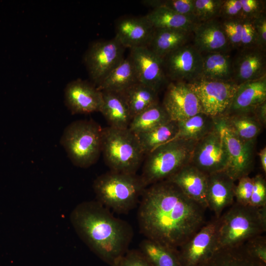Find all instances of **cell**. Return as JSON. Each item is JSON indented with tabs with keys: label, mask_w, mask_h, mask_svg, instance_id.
Listing matches in <instances>:
<instances>
[{
	"label": "cell",
	"mask_w": 266,
	"mask_h": 266,
	"mask_svg": "<svg viewBox=\"0 0 266 266\" xmlns=\"http://www.w3.org/2000/svg\"><path fill=\"white\" fill-rule=\"evenodd\" d=\"M206 209L174 184L164 180L145 190L137 222L145 238L177 250L206 223Z\"/></svg>",
	"instance_id": "6da1fadb"
},
{
	"label": "cell",
	"mask_w": 266,
	"mask_h": 266,
	"mask_svg": "<svg viewBox=\"0 0 266 266\" xmlns=\"http://www.w3.org/2000/svg\"><path fill=\"white\" fill-rule=\"evenodd\" d=\"M70 221L81 240L109 266L129 250L133 236L132 227L97 200L77 204L70 213Z\"/></svg>",
	"instance_id": "7a4b0ae2"
},
{
	"label": "cell",
	"mask_w": 266,
	"mask_h": 266,
	"mask_svg": "<svg viewBox=\"0 0 266 266\" xmlns=\"http://www.w3.org/2000/svg\"><path fill=\"white\" fill-rule=\"evenodd\" d=\"M218 219L216 250L238 245L266 231V206L233 203Z\"/></svg>",
	"instance_id": "3957f363"
},
{
	"label": "cell",
	"mask_w": 266,
	"mask_h": 266,
	"mask_svg": "<svg viewBox=\"0 0 266 266\" xmlns=\"http://www.w3.org/2000/svg\"><path fill=\"white\" fill-rule=\"evenodd\" d=\"M97 201L110 210L126 214L139 203L147 187L140 175L109 171L94 180Z\"/></svg>",
	"instance_id": "277c9868"
},
{
	"label": "cell",
	"mask_w": 266,
	"mask_h": 266,
	"mask_svg": "<svg viewBox=\"0 0 266 266\" xmlns=\"http://www.w3.org/2000/svg\"><path fill=\"white\" fill-rule=\"evenodd\" d=\"M197 141L174 139L147 154L140 176L147 187L166 180L190 163Z\"/></svg>",
	"instance_id": "5b68a950"
},
{
	"label": "cell",
	"mask_w": 266,
	"mask_h": 266,
	"mask_svg": "<svg viewBox=\"0 0 266 266\" xmlns=\"http://www.w3.org/2000/svg\"><path fill=\"white\" fill-rule=\"evenodd\" d=\"M102 128L93 120L72 122L64 130L61 144L72 163L87 168L98 160L101 152Z\"/></svg>",
	"instance_id": "8992f818"
},
{
	"label": "cell",
	"mask_w": 266,
	"mask_h": 266,
	"mask_svg": "<svg viewBox=\"0 0 266 266\" xmlns=\"http://www.w3.org/2000/svg\"><path fill=\"white\" fill-rule=\"evenodd\" d=\"M101 152L110 171L136 173L144 154L135 134L128 128L102 129Z\"/></svg>",
	"instance_id": "52a82bcc"
},
{
	"label": "cell",
	"mask_w": 266,
	"mask_h": 266,
	"mask_svg": "<svg viewBox=\"0 0 266 266\" xmlns=\"http://www.w3.org/2000/svg\"><path fill=\"white\" fill-rule=\"evenodd\" d=\"M188 84L198 97L202 112L213 119L227 114L238 87L233 81L204 79Z\"/></svg>",
	"instance_id": "ba28073f"
},
{
	"label": "cell",
	"mask_w": 266,
	"mask_h": 266,
	"mask_svg": "<svg viewBox=\"0 0 266 266\" xmlns=\"http://www.w3.org/2000/svg\"><path fill=\"white\" fill-rule=\"evenodd\" d=\"M214 120L228 153V164L225 172L234 182L248 176L254 166L256 139L243 140L229 128L223 117Z\"/></svg>",
	"instance_id": "9c48e42d"
},
{
	"label": "cell",
	"mask_w": 266,
	"mask_h": 266,
	"mask_svg": "<svg viewBox=\"0 0 266 266\" xmlns=\"http://www.w3.org/2000/svg\"><path fill=\"white\" fill-rule=\"evenodd\" d=\"M163 60L166 76L170 82L191 83L201 78L202 54L193 44L187 43L179 47Z\"/></svg>",
	"instance_id": "30bf717a"
},
{
	"label": "cell",
	"mask_w": 266,
	"mask_h": 266,
	"mask_svg": "<svg viewBox=\"0 0 266 266\" xmlns=\"http://www.w3.org/2000/svg\"><path fill=\"white\" fill-rule=\"evenodd\" d=\"M125 48L114 37L93 43L84 61L92 83L96 87L124 59Z\"/></svg>",
	"instance_id": "8fae6325"
},
{
	"label": "cell",
	"mask_w": 266,
	"mask_h": 266,
	"mask_svg": "<svg viewBox=\"0 0 266 266\" xmlns=\"http://www.w3.org/2000/svg\"><path fill=\"white\" fill-rule=\"evenodd\" d=\"M190 163L207 175L225 171L228 164V153L216 126L213 131L197 141Z\"/></svg>",
	"instance_id": "7c38bea8"
},
{
	"label": "cell",
	"mask_w": 266,
	"mask_h": 266,
	"mask_svg": "<svg viewBox=\"0 0 266 266\" xmlns=\"http://www.w3.org/2000/svg\"><path fill=\"white\" fill-rule=\"evenodd\" d=\"M218 219L206 223L177 250L180 266H199L216 250Z\"/></svg>",
	"instance_id": "4fadbf2b"
},
{
	"label": "cell",
	"mask_w": 266,
	"mask_h": 266,
	"mask_svg": "<svg viewBox=\"0 0 266 266\" xmlns=\"http://www.w3.org/2000/svg\"><path fill=\"white\" fill-rule=\"evenodd\" d=\"M162 106L171 120L179 122L202 112L199 100L188 83L170 82Z\"/></svg>",
	"instance_id": "5bb4252c"
},
{
	"label": "cell",
	"mask_w": 266,
	"mask_h": 266,
	"mask_svg": "<svg viewBox=\"0 0 266 266\" xmlns=\"http://www.w3.org/2000/svg\"><path fill=\"white\" fill-rule=\"evenodd\" d=\"M129 57L138 82L158 93L167 81L163 59L146 46L131 49Z\"/></svg>",
	"instance_id": "9a60e30c"
},
{
	"label": "cell",
	"mask_w": 266,
	"mask_h": 266,
	"mask_svg": "<svg viewBox=\"0 0 266 266\" xmlns=\"http://www.w3.org/2000/svg\"><path fill=\"white\" fill-rule=\"evenodd\" d=\"M66 105L73 114L100 112L102 102L101 91L92 83L76 79L66 86Z\"/></svg>",
	"instance_id": "2e32d148"
},
{
	"label": "cell",
	"mask_w": 266,
	"mask_h": 266,
	"mask_svg": "<svg viewBox=\"0 0 266 266\" xmlns=\"http://www.w3.org/2000/svg\"><path fill=\"white\" fill-rule=\"evenodd\" d=\"M241 49L233 61V81L238 85L266 76V51L256 46Z\"/></svg>",
	"instance_id": "e0dca14e"
},
{
	"label": "cell",
	"mask_w": 266,
	"mask_h": 266,
	"mask_svg": "<svg viewBox=\"0 0 266 266\" xmlns=\"http://www.w3.org/2000/svg\"><path fill=\"white\" fill-rule=\"evenodd\" d=\"M234 181L225 171L208 175L206 191L207 208L219 218L226 207L233 203Z\"/></svg>",
	"instance_id": "ac0fdd59"
},
{
	"label": "cell",
	"mask_w": 266,
	"mask_h": 266,
	"mask_svg": "<svg viewBox=\"0 0 266 266\" xmlns=\"http://www.w3.org/2000/svg\"><path fill=\"white\" fill-rule=\"evenodd\" d=\"M207 178L208 175L189 163L166 180L174 184L188 197L207 209Z\"/></svg>",
	"instance_id": "d6986e66"
},
{
	"label": "cell",
	"mask_w": 266,
	"mask_h": 266,
	"mask_svg": "<svg viewBox=\"0 0 266 266\" xmlns=\"http://www.w3.org/2000/svg\"><path fill=\"white\" fill-rule=\"evenodd\" d=\"M192 33H194L193 45L201 54L228 53L231 47L221 22L216 19L197 23Z\"/></svg>",
	"instance_id": "ffe728a7"
},
{
	"label": "cell",
	"mask_w": 266,
	"mask_h": 266,
	"mask_svg": "<svg viewBox=\"0 0 266 266\" xmlns=\"http://www.w3.org/2000/svg\"><path fill=\"white\" fill-rule=\"evenodd\" d=\"M153 31L145 16L126 17L117 23L115 38L124 48L147 46Z\"/></svg>",
	"instance_id": "44dd1931"
},
{
	"label": "cell",
	"mask_w": 266,
	"mask_h": 266,
	"mask_svg": "<svg viewBox=\"0 0 266 266\" xmlns=\"http://www.w3.org/2000/svg\"><path fill=\"white\" fill-rule=\"evenodd\" d=\"M265 101L266 76L238 85L226 115L253 112L257 106Z\"/></svg>",
	"instance_id": "7402d4cb"
},
{
	"label": "cell",
	"mask_w": 266,
	"mask_h": 266,
	"mask_svg": "<svg viewBox=\"0 0 266 266\" xmlns=\"http://www.w3.org/2000/svg\"><path fill=\"white\" fill-rule=\"evenodd\" d=\"M102 102L100 112L109 127L120 129H128L132 117L122 93L101 91Z\"/></svg>",
	"instance_id": "603a6c76"
},
{
	"label": "cell",
	"mask_w": 266,
	"mask_h": 266,
	"mask_svg": "<svg viewBox=\"0 0 266 266\" xmlns=\"http://www.w3.org/2000/svg\"><path fill=\"white\" fill-rule=\"evenodd\" d=\"M199 266H266V265L253 257L247 251L244 243L215 250Z\"/></svg>",
	"instance_id": "cb8c5ba5"
},
{
	"label": "cell",
	"mask_w": 266,
	"mask_h": 266,
	"mask_svg": "<svg viewBox=\"0 0 266 266\" xmlns=\"http://www.w3.org/2000/svg\"><path fill=\"white\" fill-rule=\"evenodd\" d=\"M191 33L181 30L154 29L147 46L163 59L171 52L188 43Z\"/></svg>",
	"instance_id": "d4e9b609"
},
{
	"label": "cell",
	"mask_w": 266,
	"mask_h": 266,
	"mask_svg": "<svg viewBox=\"0 0 266 266\" xmlns=\"http://www.w3.org/2000/svg\"><path fill=\"white\" fill-rule=\"evenodd\" d=\"M136 82V72L129 56L105 77L97 88L100 91L122 93Z\"/></svg>",
	"instance_id": "484cf974"
},
{
	"label": "cell",
	"mask_w": 266,
	"mask_h": 266,
	"mask_svg": "<svg viewBox=\"0 0 266 266\" xmlns=\"http://www.w3.org/2000/svg\"><path fill=\"white\" fill-rule=\"evenodd\" d=\"M226 52L202 54L200 79L224 81H233V60Z\"/></svg>",
	"instance_id": "4316f807"
},
{
	"label": "cell",
	"mask_w": 266,
	"mask_h": 266,
	"mask_svg": "<svg viewBox=\"0 0 266 266\" xmlns=\"http://www.w3.org/2000/svg\"><path fill=\"white\" fill-rule=\"evenodd\" d=\"M177 132L171 140L182 139L197 141L215 129L214 119L203 112L177 122Z\"/></svg>",
	"instance_id": "83f0119b"
},
{
	"label": "cell",
	"mask_w": 266,
	"mask_h": 266,
	"mask_svg": "<svg viewBox=\"0 0 266 266\" xmlns=\"http://www.w3.org/2000/svg\"><path fill=\"white\" fill-rule=\"evenodd\" d=\"M154 29L193 32L197 24L189 18L165 7H157L144 16Z\"/></svg>",
	"instance_id": "f1b7e54d"
},
{
	"label": "cell",
	"mask_w": 266,
	"mask_h": 266,
	"mask_svg": "<svg viewBox=\"0 0 266 266\" xmlns=\"http://www.w3.org/2000/svg\"><path fill=\"white\" fill-rule=\"evenodd\" d=\"M122 93L132 118L148 108L159 103L158 93L138 82L132 85Z\"/></svg>",
	"instance_id": "f546056e"
},
{
	"label": "cell",
	"mask_w": 266,
	"mask_h": 266,
	"mask_svg": "<svg viewBox=\"0 0 266 266\" xmlns=\"http://www.w3.org/2000/svg\"><path fill=\"white\" fill-rule=\"evenodd\" d=\"M223 118L229 128L245 141L256 139L263 126L253 112L227 114Z\"/></svg>",
	"instance_id": "4dcf8cb0"
},
{
	"label": "cell",
	"mask_w": 266,
	"mask_h": 266,
	"mask_svg": "<svg viewBox=\"0 0 266 266\" xmlns=\"http://www.w3.org/2000/svg\"><path fill=\"white\" fill-rule=\"evenodd\" d=\"M138 250L152 266H180L177 250L145 238Z\"/></svg>",
	"instance_id": "1f68e13d"
},
{
	"label": "cell",
	"mask_w": 266,
	"mask_h": 266,
	"mask_svg": "<svg viewBox=\"0 0 266 266\" xmlns=\"http://www.w3.org/2000/svg\"><path fill=\"white\" fill-rule=\"evenodd\" d=\"M177 132V122L169 121L149 131L136 134L144 155L171 141Z\"/></svg>",
	"instance_id": "d6a6232c"
},
{
	"label": "cell",
	"mask_w": 266,
	"mask_h": 266,
	"mask_svg": "<svg viewBox=\"0 0 266 266\" xmlns=\"http://www.w3.org/2000/svg\"><path fill=\"white\" fill-rule=\"evenodd\" d=\"M170 120L166 111L159 103L134 116L128 129L137 134L149 131Z\"/></svg>",
	"instance_id": "836d02e7"
},
{
	"label": "cell",
	"mask_w": 266,
	"mask_h": 266,
	"mask_svg": "<svg viewBox=\"0 0 266 266\" xmlns=\"http://www.w3.org/2000/svg\"><path fill=\"white\" fill-rule=\"evenodd\" d=\"M142 3L153 8H166L198 23L194 15V0H144Z\"/></svg>",
	"instance_id": "e575fe53"
},
{
	"label": "cell",
	"mask_w": 266,
	"mask_h": 266,
	"mask_svg": "<svg viewBox=\"0 0 266 266\" xmlns=\"http://www.w3.org/2000/svg\"><path fill=\"white\" fill-rule=\"evenodd\" d=\"M224 0H194V15L198 23L218 16Z\"/></svg>",
	"instance_id": "d590c367"
},
{
	"label": "cell",
	"mask_w": 266,
	"mask_h": 266,
	"mask_svg": "<svg viewBox=\"0 0 266 266\" xmlns=\"http://www.w3.org/2000/svg\"><path fill=\"white\" fill-rule=\"evenodd\" d=\"M243 19L224 20L221 22L223 31L231 47L241 46V36Z\"/></svg>",
	"instance_id": "8d00e7d4"
},
{
	"label": "cell",
	"mask_w": 266,
	"mask_h": 266,
	"mask_svg": "<svg viewBox=\"0 0 266 266\" xmlns=\"http://www.w3.org/2000/svg\"><path fill=\"white\" fill-rule=\"evenodd\" d=\"M234 188L236 202L240 204L249 205L253 187V178L248 175L241 177Z\"/></svg>",
	"instance_id": "74e56055"
},
{
	"label": "cell",
	"mask_w": 266,
	"mask_h": 266,
	"mask_svg": "<svg viewBox=\"0 0 266 266\" xmlns=\"http://www.w3.org/2000/svg\"><path fill=\"white\" fill-rule=\"evenodd\" d=\"M248 253L254 258L266 265V238L260 235L244 243Z\"/></svg>",
	"instance_id": "f35d334b"
},
{
	"label": "cell",
	"mask_w": 266,
	"mask_h": 266,
	"mask_svg": "<svg viewBox=\"0 0 266 266\" xmlns=\"http://www.w3.org/2000/svg\"><path fill=\"white\" fill-rule=\"evenodd\" d=\"M253 187L249 205L260 207L266 206V183L264 177L258 174L253 177Z\"/></svg>",
	"instance_id": "ab89813d"
},
{
	"label": "cell",
	"mask_w": 266,
	"mask_h": 266,
	"mask_svg": "<svg viewBox=\"0 0 266 266\" xmlns=\"http://www.w3.org/2000/svg\"><path fill=\"white\" fill-rule=\"evenodd\" d=\"M218 16L224 20L243 19L240 0H224Z\"/></svg>",
	"instance_id": "60d3db41"
},
{
	"label": "cell",
	"mask_w": 266,
	"mask_h": 266,
	"mask_svg": "<svg viewBox=\"0 0 266 266\" xmlns=\"http://www.w3.org/2000/svg\"><path fill=\"white\" fill-rule=\"evenodd\" d=\"M241 4L242 18L252 20L265 12L264 1L260 0H240Z\"/></svg>",
	"instance_id": "b9f144b4"
},
{
	"label": "cell",
	"mask_w": 266,
	"mask_h": 266,
	"mask_svg": "<svg viewBox=\"0 0 266 266\" xmlns=\"http://www.w3.org/2000/svg\"><path fill=\"white\" fill-rule=\"evenodd\" d=\"M111 266H152L138 249L129 250Z\"/></svg>",
	"instance_id": "7bdbcfd3"
},
{
	"label": "cell",
	"mask_w": 266,
	"mask_h": 266,
	"mask_svg": "<svg viewBox=\"0 0 266 266\" xmlns=\"http://www.w3.org/2000/svg\"><path fill=\"white\" fill-rule=\"evenodd\" d=\"M256 32L252 20L243 19L240 48L256 46Z\"/></svg>",
	"instance_id": "ee69618b"
},
{
	"label": "cell",
	"mask_w": 266,
	"mask_h": 266,
	"mask_svg": "<svg viewBox=\"0 0 266 266\" xmlns=\"http://www.w3.org/2000/svg\"><path fill=\"white\" fill-rule=\"evenodd\" d=\"M256 32V46L266 51V16L265 13L252 20Z\"/></svg>",
	"instance_id": "f6af8a7d"
},
{
	"label": "cell",
	"mask_w": 266,
	"mask_h": 266,
	"mask_svg": "<svg viewBox=\"0 0 266 266\" xmlns=\"http://www.w3.org/2000/svg\"><path fill=\"white\" fill-rule=\"evenodd\" d=\"M253 113L259 122L263 126L265 125L266 123V101L257 106Z\"/></svg>",
	"instance_id": "bcb514c9"
},
{
	"label": "cell",
	"mask_w": 266,
	"mask_h": 266,
	"mask_svg": "<svg viewBox=\"0 0 266 266\" xmlns=\"http://www.w3.org/2000/svg\"><path fill=\"white\" fill-rule=\"evenodd\" d=\"M261 166L263 171L266 172V148L265 147L261 150L259 154Z\"/></svg>",
	"instance_id": "7dc6e473"
}]
</instances>
